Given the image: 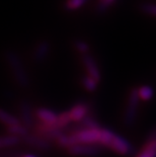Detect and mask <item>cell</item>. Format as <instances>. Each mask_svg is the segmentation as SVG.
<instances>
[{
    "instance_id": "obj_9",
    "label": "cell",
    "mask_w": 156,
    "mask_h": 157,
    "mask_svg": "<svg viewBox=\"0 0 156 157\" xmlns=\"http://www.w3.org/2000/svg\"><path fill=\"white\" fill-rule=\"evenodd\" d=\"M156 155V139H155V130H152L150 135L148 136L143 148L138 153L136 157H155Z\"/></svg>"
},
{
    "instance_id": "obj_1",
    "label": "cell",
    "mask_w": 156,
    "mask_h": 157,
    "mask_svg": "<svg viewBox=\"0 0 156 157\" xmlns=\"http://www.w3.org/2000/svg\"><path fill=\"white\" fill-rule=\"evenodd\" d=\"M5 60L17 85L22 88L28 87L29 85V78L19 56L13 51H7L5 53Z\"/></svg>"
},
{
    "instance_id": "obj_22",
    "label": "cell",
    "mask_w": 156,
    "mask_h": 157,
    "mask_svg": "<svg viewBox=\"0 0 156 157\" xmlns=\"http://www.w3.org/2000/svg\"><path fill=\"white\" fill-rule=\"evenodd\" d=\"M115 1L116 0H99L96 6V10L98 13H105Z\"/></svg>"
},
{
    "instance_id": "obj_16",
    "label": "cell",
    "mask_w": 156,
    "mask_h": 157,
    "mask_svg": "<svg viewBox=\"0 0 156 157\" xmlns=\"http://www.w3.org/2000/svg\"><path fill=\"white\" fill-rule=\"evenodd\" d=\"M21 141V138L13 135L3 136L0 137V148H6V147H11L18 144Z\"/></svg>"
},
{
    "instance_id": "obj_5",
    "label": "cell",
    "mask_w": 156,
    "mask_h": 157,
    "mask_svg": "<svg viewBox=\"0 0 156 157\" xmlns=\"http://www.w3.org/2000/svg\"><path fill=\"white\" fill-rule=\"evenodd\" d=\"M101 129H82L72 133L76 144H98Z\"/></svg>"
},
{
    "instance_id": "obj_23",
    "label": "cell",
    "mask_w": 156,
    "mask_h": 157,
    "mask_svg": "<svg viewBox=\"0 0 156 157\" xmlns=\"http://www.w3.org/2000/svg\"><path fill=\"white\" fill-rule=\"evenodd\" d=\"M74 46H75L76 50H77L79 53H81L82 55H83V54H87V52L89 51L88 44H87V43H85L84 41H81V40H78V41H76Z\"/></svg>"
},
{
    "instance_id": "obj_24",
    "label": "cell",
    "mask_w": 156,
    "mask_h": 157,
    "mask_svg": "<svg viewBox=\"0 0 156 157\" xmlns=\"http://www.w3.org/2000/svg\"><path fill=\"white\" fill-rule=\"evenodd\" d=\"M141 10L146 14H150L155 16L156 14V6L154 4H149V3H144L141 5Z\"/></svg>"
},
{
    "instance_id": "obj_18",
    "label": "cell",
    "mask_w": 156,
    "mask_h": 157,
    "mask_svg": "<svg viewBox=\"0 0 156 157\" xmlns=\"http://www.w3.org/2000/svg\"><path fill=\"white\" fill-rule=\"evenodd\" d=\"M70 122H71V118L70 115H69V112H65L57 117V121L55 123V126L59 129H63L65 127H67Z\"/></svg>"
},
{
    "instance_id": "obj_19",
    "label": "cell",
    "mask_w": 156,
    "mask_h": 157,
    "mask_svg": "<svg viewBox=\"0 0 156 157\" xmlns=\"http://www.w3.org/2000/svg\"><path fill=\"white\" fill-rule=\"evenodd\" d=\"M97 81H96L95 79H93L92 77H90L89 75L85 76V77H83V79H82V84H83L84 88L86 90H88V91H94V90L96 89V87H97Z\"/></svg>"
},
{
    "instance_id": "obj_10",
    "label": "cell",
    "mask_w": 156,
    "mask_h": 157,
    "mask_svg": "<svg viewBox=\"0 0 156 157\" xmlns=\"http://www.w3.org/2000/svg\"><path fill=\"white\" fill-rule=\"evenodd\" d=\"M50 52H51V43L47 40L41 41L36 47L32 54V59L36 63H41L49 56Z\"/></svg>"
},
{
    "instance_id": "obj_7",
    "label": "cell",
    "mask_w": 156,
    "mask_h": 157,
    "mask_svg": "<svg viewBox=\"0 0 156 157\" xmlns=\"http://www.w3.org/2000/svg\"><path fill=\"white\" fill-rule=\"evenodd\" d=\"M19 115H21V120L19 121H21V123H22V125L25 126L28 129L34 128L35 119L31 105H29V102L21 101L19 103Z\"/></svg>"
},
{
    "instance_id": "obj_14",
    "label": "cell",
    "mask_w": 156,
    "mask_h": 157,
    "mask_svg": "<svg viewBox=\"0 0 156 157\" xmlns=\"http://www.w3.org/2000/svg\"><path fill=\"white\" fill-rule=\"evenodd\" d=\"M0 123L4 124L6 126H11V125H16V124H19L21 121H19L18 118L8 113L4 109H0Z\"/></svg>"
},
{
    "instance_id": "obj_11",
    "label": "cell",
    "mask_w": 156,
    "mask_h": 157,
    "mask_svg": "<svg viewBox=\"0 0 156 157\" xmlns=\"http://www.w3.org/2000/svg\"><path fill=\"white\" fill-rule=\"evenodd\" d=\"M36 116L40 121L45 124H51L54 125L57 121V113L55 112L51 111V109H44V108H40L36 111Z\"/></svg>"
},
{
    "instance_id": "obj_25",
    "label": "cell",
    "mask_w": 156,
    "mask_h": 157,
    "mask_svg": "<svg viewBox=\"0 0 156 157\" xmlns=\"http://www.w3.org/2000/svg\"><path fill=\"white\" fill-rule=\"evenodd\" d=\"M22 157H36V155H32V154H26L25 156H22Z\"/></svg>"
},
{
    "instance_id": "obj_21",
    "label": "cell",
    "mask_w": 156,
    "mask_h": 157,
    "mask_svg": "<svg viewBox=\"0 0 156 157\" xmlns=\"http://www.w3.org/2000/svg\"><path fill=\"white\" fill-rule=\"evenodd\" d=\"M87 0H67L65 3V7L67 10H75L81 7Z\"/></svg>"
},
{
    "instance_id": "obj_4",
    "label": "cell",
    "mask_w": 156,
    "mask_h": 157,
    "mask_svg": "<svg viewBox=\"0 0 156 157\" xmlns=\"http://www.w3.org/2000/svg\"><path fill=\"white\" fill-rule=\"evenodd\" d=\"M72 156L95 157L101 153V147L96 144H75L67 149Z\"/></svg>"
},
{
    "instance_id": "obj_8",
    "label": "cell",
    "mask_w": 156,
    "mask_h": 157,
    "mask_svg": "<svg viewBox=\"0 0 156 157\" xmlns=\"http://www.w3.org/2000/svg\"><path fill=\"white\" fill-rule=\"evenodd\" d=\"M82 62H83L84 67L86 71H87L88 75L95 79L97 82L101 81V72H99L98 66L96 64L93 57L89 54H83L82 55Z\"/></svg>"
},
{
    "instance_id": "obj_6",
    "label": "cell",
    "mask_w": 156,
    "mask_h": 157,
    "mask_svg": "<svg viewBox=\"0 0 156 157\" xmlns=\"http://www.w3.org/2000/svg\"><path fill=\"white\" fill-rule=\"evenodd\" d=\"M22 140L26 145L32 146L34 148L41 150V151H49L52 148L50 141L46 140L36 134H26L22 137Z\"/></svg>"
},
{
    "instance_id": "obj_20",
    "label": "cell",
    "mask_w": 156,
    "mask_h": 157,
    "mask_svg": "<svg viewBox=\"0 0 156 157\" xmlns=\"http://www.w3.org/2000/svg\"><path fill=\"white\" fill-rule=\"evenodd\" d=\"M138 93L140 98H142L143 101H149L152 96H153V90L150 87V86H142L141 88L138 89Z\"/></svg>"
},
{
    "instance_id": "obj_2",
    "label": "cell",
    "mask_w": 156,
    "mask_h": 157,
    "mask_svg": "<svg viewBox=\"0 0 156 157\" xmlns=\"http://www.w3.org/2000/svg\"><path fill=\"white\" fill-rule=\"evenodd\" d=\"M139 102H140V96L138 93V88L134 87L131 90L130 95H129L128 103L124 113L123 122H124V125L126 127H131L135 123L138 113Z\"/></svg>"
},
{
    "instance_id": "obj_12",
    "label": "cell",
    "mask_w": 156,
    "mask_h": 157,
    "mask_svg": "<svg viewBox=\"0 0 156 157\" xmlns=\"http://www.w3.org/2000/svg\"><path fill=\"white\" fill-rule=\"evenodd\" d=\"M88 109H89L88 106L86 105H83V103H79V105H76L75 106H73L71 109V111L69 112L71 121L80 122L81 120L87 115Z\"/></svg>"
},
{
    "instance_id": "obj_13",
    "label": "cell",
    "mask_w": 156,
    "mask_h": 157,
    "mask_svg": "<svg viewBox=\"0 0 156 157\" xmlns=\"http://www.w3.org/2000/svg\"><path fill=\"white\" fill-rule=\"evenodd\" d=\"M6 131L8 132L9 135H13L16 137H24L29 133V129L25 126L22 125L21 123L16 124V125H11V126H6Z\"/></svg>"
},
{
    "instance_id": "obj_15",
    "label": "cell",
    "mask_w": 156,
    "mask_h": 157,
    "mask_svg": "<svg viewBox=\"0 0 156 157\" xmlns=\"http://www.w3.org/2000/svg\"><path fill=\"white\" fill-rule=\"evenodd\" d=\"M57 145L61 148H65V149H68L69 147H71L73 145L76 144L75 142V139L71 134L70 135H65V134H62L61 136H59L57 139Z\"/></svg>"
},
{
    "instance_id": "obj_3",
    "label": "cell",
    "mask_w": 156,
    "mask_h": 157,
    "mask_svg": "<svg viewBox=\"0 0 156 157\" xmlns=\"http://www.w3.org/2000/svg\"><path fill=\"white\" fill-rule=\"evenodd\" d=\"M108 148L120 155H133L136 152L135 147L130 144L127 140L117 134H114L111 142L108 143Z\"/></svg>"
},
{
    "instance_id": "obj_17",
    "label": "cell",
    "mask_w": 156,
    "mask_h": 157,
    "mask_svg": "<svg viewBox=\"0 0 156 157\" xmlns=\"http://www.w3.org/2000/svg\"><path fill=\"white\" fill-rule=\"evenodd\" d=\"M79 124L83 127L84 129H101V126L94 120V118H92L91 116L86 115L83 119L81 120Z\"/></svg>"
}]
</instances>
